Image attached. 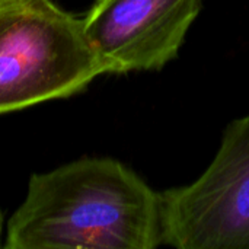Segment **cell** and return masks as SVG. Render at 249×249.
Wrapping results in <instances>:
<instances>
[{
	"label": "cell",
	"mask_w": 249,
	"mask_h": 249,
	"mask_svg": "<svg viewBox=\"0 0 249 249\" xmlns=\"http://www.w3.org/2000/svg\"><path fill=\"white\" fill-rule=\"evenodd\" d=\"M162 244L249 249V115L232 121L206 172L160 193Z\"/></svg>",
	"instance_id": "3957f363"
},
{
	"label": "cell",
	"mask_w": 249,
	"mask_h": 249,
	"mask_svg": "<svg viewBox=\"0 0 249 249\" xmlns=\"http://www.w3.org/2000/svg\"><path fill=\"white\" fill-rule=\"evenodd\" d=\"M160 194L108 158L35 174L7 223L6 249H155Z\"/></svg>",
	"instance_id": "6da1fadb"
},
{
	"label": "cell",
	"mask_w": 249,
	"mask_h": 249,
	"mask_svg": "<svg viewBox=\"0 0 249 249\" xmlns=\"http://www.w3.org/2000/svg\"><path fill=\"white\" fill-rule=\"evenodd\" d=\"M107 73L83 18L53 0H0V114L71 96Z\"/></svg>",
	"instance_id": "7a4b0ae2"
},
{
	"label": "cell",
	"mask_w": 249,
	"mask_h": 249,
	"mask_svg": "<svg viewBox=\"0 0 249 249\" xmlns=\"http://www.w3.org/2000/svg\"><path fill=\"white\" fill-rule=\"evenodd\" d=\"M203 0H95L85 31L108 73L159 70L177 57Z\"/></svg>",
	"instance_id": "277c9868"
},
{
	"label": "cell",
	"mask_w": 249,
	"mask_h": 249,
	"mask_svg": "<svg viewBox=\"0 0 249 249\" xmlns=\"http://www.w3.org/2000/svg\"><path fill=\"white\" fill-rule=\"evenodd\" d=\"M0 238H1V214H0Z\"/></svg>",
	"instance_id": "5b68a950"
}]
</instances>
